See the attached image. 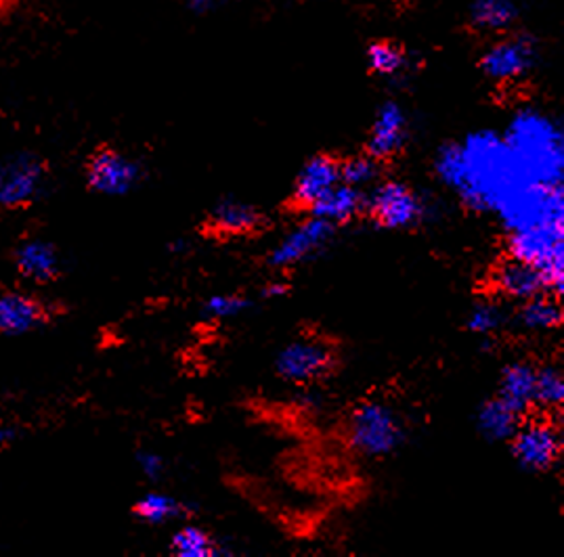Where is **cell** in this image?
<instances>
[{"instance_id": "cell-1", "label": "cell", "mask_w": 564, "mask_h": 557, "mask_svg": "<svg viewBox=\"0 0 564 557\" xmlns=\"http://www.w3.org/2000/svg\"><path fill=\"white\" fill-rule=\"evenodd\" d=\"M459 145L464 172L457 197L475 212H494L499 199L524 181L514 168L503 136L496 130H478Z\"/></svg>"}, {"instance_id": "cell-2", "label": "cell", "mask_w": 564, "mask_h": 557, "mask_svg": "<svg viewBox=\"0 0 564 557\" xmlns=\"http://www.w3.org/2000/svg\"><path fill=\"white\" fill-rule=\"evenodd\" d=\"M501 136L521 178L547 187L563 185V130L550 116L540 109H519Z\"/></svg>"}, {"instance_id": "cell-3", "label": "cell", "mask_w": 564, "mask_h": 557, "mask_svg": "<svg viewBox=\"0 0 564 557\" xmlns=\"http://www.w3.org/2000/svg\"><path fill=\"white\" fill-rule=\"evenodd\" d=\"M506 256L542 271L547 292L556 298L564 290V225H542L508 233Z\"/></svg>"}, {"instance_id": "cell-4", "label": "cell", "mask_w": 564, "mask_h": 557, "mask_svg": "<svg viewBox=\"0 0 564 557\" xmlns=\"http://www.w3.org/2000/svg\"><path fill=\"white\" fill-rule=\"evenodd\" d=\"M405 432L389 405L366 401L348 417V440L352 449L368 457H387L401 447Z\"/></svg>"}, {"instance_id": "cell-5", "label": "cell", "mask_w": 564, "mask_h": 557, "mask_svg": "<svg viewBox=\"0 0 564 557\" xmlns=\"http://www.w3.org/2000/svg\"><path fill=\"white\" fill-rule=\"evenodd\" d=\"M540 62V44L527 32L496 36L480 53V72L499 85L527 78Z\"/></svg>"}, {"instance_id": "cell-6", "label": "cell", "mask_w": 564, "mask_h": 557, "mask_svg": "<svg viewBox=\"0 0 564 557\" xmlns=\"http://www.w3.org/2000/svg\"><path fill=\"white\" fill-rule=\"evenodd\" d=\"M366 215L380 229L405 231L422 222L426 204L408 183L389 178L378 181L369 192Z\"/></svg>"}, {"instance_id": "cell-7", "label": "cell", "mask_w": 564, "mask_h": 557, "mask_svg": "<svg viewBox=\"0 0 564 557\" xmlns=\"http://www.w3.org/2000/svg\"><path fill=\"white\" fill-rule=\"evenodd\" d=\"M510 443L514 459L527 472H547L563 452L561 429L550 419L522 417Z\"/></svg>"}, {"instance_id": "cell-8", "label": "cell", "mask_w": 564, "mask_h": 557, "mask_svg": "<svg viewBox=\"0 0 564 557\" xmlns=\"http://www.w3.org/2000/svg\"><path fill=\"white\" fill-rule=\"evenodd\" d=\"M336 364L338 357L332 346L322 340L301 338L283 348L275 361V371L285 382L313 384L332 375Z\"/></svg>"}, {"instance_id": "cell-9", "label": "cell", "mask_w": 564, "mask_h": 557, "mask_svg": "<svg viewBox=\"0 0 564 557\" xmlns=\"http://www.w3.org/2000/svg\"><path fill=\"white\" fill-rule=\"evenodd\" d=\"M62 310L44 298L18 287L0 285V334L2 336H23L36 331Z\"/></svg>"}, {"instance_id": "cell-10", "label": "cell", "mask_w": 564, "mask_h": 557, "mask_svg": "<svg viewBox=\"0 0 564 557\" xmlns=\"http://www.w3.org/2000/svg\"><path fill=\"white\" fill-rule=\"evenodd\" d=\"M336 229L332 222L322 218H306L299 222L294 229H290L282 241L271 250L269 264L273 269H292L301 262L322 254L327 245L334 241Z\"/></svg>"}, {"instance_id": "cell-11", "label": "cell", "mask_w": 564, "mask_h": 557, "mask_svg": "<svg viewBox=\"0 0 564 557\" xmlns=\"http://www.w3.org/2000/svg\"><path fill=\"white\" fill-rule=\"evenodd\" d=\"M48 164L36 155H22L0 166V210L18 212L28 208L43 183Z\"/></svg>"}, {"instance_id": "cell-12", "label": "cell", "mask_w": 564, "mask_h": 557, "mask_svg": "<svg viewBox=\"0 0 564 557\" xmlns=\"http://www.w3.org/2000/svg\"><path fill=\"white\" fill-rule=\"evenodd\" d=\"M141 168L131 157L113 148H99L87 162V185L90 192L104 195H124L139 181Z\"/></svg>"}, {"instance_id": "cell-13", "label": "cell", "mask_w": 564, "mask_h": 557, "mask_svg": "<svg viewBox=\"0 0 564 557\" xmlns=\"http://www.w3.org/2000/svg\"><path fill=\"white\" fill-rule=\"evenodd\" d=\"M410 136V120L405 109L397 101H384L376 111L373 124L369 129L366 153L373 160L387 164L392 157H397Z\"/></svg>"}, {"instance_id": "cell-14", "label": "cell", "mask_w": 564, "mask_h": 557, "mask_svg": "<svg viewBox=\"0 0 564 557\" xmlns=\"http://www.w3.org/2000/svg\"><path fill=\"white\" fill-rule=\"evenodd\" d=\"M340 183H343L340 160L329 153L313 155L311 160L304 162L303 168L296 176L292 204L299 206L301 210H308L313 204L326 197Z\"/></svg>"}, {"instance_id": "cell-15", "label": "cell", "mask_w": 564, "mask_h": 557, "mask_svg": "<svg viewBox=\"0 0 564 557\" xmlns=\"http://www.w3.org/2000/svg\"><path fill=\"white\" fill-rule=\"evenodd\" d=\"M491 283L501 296L510 301L527 302L550 294L542 271L517 258H503L494 271Z\"/></svg>"}, {"instance_id": "cell-16", "label": "cell", "mask_w": 564, "mask_h": 557, "mask_svg": "<svg viewBox=\"0 0 564 557\" xmlns=\"http://www.w3.org/2000/svg\"><path fill=\"white\" fill-rule=\"evenodd\" d=\"M13 262L20 277L36 285L55 283L64 273L55 245L46 241H23L13 252Z\"/></svg>"}, {"instance_id": "cell-17", "label": "cell", "mask_w": 564, "mask_h": 557, "mask_svg": "<svg viewBox=\"0 0 564 557\" xmlns=\"http://www.w3.org/2000/svg\"><path fill=\"white\" fill-rule=\"evenodd\" d=\"M366 204H368V192L350 187L347 183H340L326 197H322L317 204H313L306 212L308 216L332 222L334 227H340V225H348L355 218L366 215Z\"/></svg>"}, {"instance_id": "cell-18", "label": "cell", "mask_w": 564, "mask_h": 557, "mask_svg": "<svg viewBox=\"0 0 564 557\" xmlns=\"http://www.w3.org/2000/svg\"><path fill=\"white\" fill-rule=\"evenodd\" d=\"M535 384L538 367L527 361L510 363L501 373L498 398L512 411H517L521 417H527L531 408L535 407Z\"/></svg>"}, {"instance_id": "cell-19", "label": "cell", "mask_w": 564, "mask_h": 557, "mask_svg": "<svg viewBox=\"0 0 564 557\" xmlns=\"http://www.w3.org/2000/svg\"><path fill=\"white\" fill-rule=\"evenodd\" d=\"M261 225V212L239 199H220L208 216V227L220 236H250Z\"/></svg>"}, {"instance_id": "cell-20", "label": "cell", "mask_w": 564, "mask_h": 557, "mask_svg": "<svg viewBox=\"0 0 564 557\" xmlns=\"http://www.w3.org/2000/svg\"><path fill=\"white\" fill-rule=\"evenodd\" d=\"M521 18L517 0H473L468 9V22L482 34L501 36L512 32Z\"/></svg>"}, {"instance_id": "cell-21", "label": "cell", "mask_w": 564, "mask_h": 557, "mask_svg": "<svg viewBox=\"0 0 564 557\" xmlns=\"http://www.w3.org/2000/svg\"><path fill=\"white\" fill-rule=\"evenodd\" d=\"M522 417L501 398H491L478 408L477 428L489 443H506L521 426Z\"/></svg>"}, {"instance_id": "cell-22", "label": "cell", "mask_w": 564, "mask_h": 557, "mask_svg": "<svg viewBox=\"0 0 564 557\" xmlns=\"http://www.w3.org/2000/svg\"><path fill=\"white\" fill-rule=\"evenodd\" d=\"M369 72L378 78H394L410 65L408 51L392 41H373L366 51Z\"/></svg>"}, {"instance_id": "cell-23", "label": "cell", "mask_w": 564, "mask_h": 557, "mask_svg": "<svg viewBox=\"0 0 564 557\" xmlns=\"http://www.w3.org/2000/svg\"><path fill=\"white\" fill-rule=\"evenodd\" d=\"M563 306L556 296L542 294L522 304L519 321L531 331H547L563 325Z\"/></svg>"}, {"instance_id": "cell-24", "label": "cell", "mask_w": 564, "mask_h": 557, "mask_svg": "<svg viewBox=\"0 0 564 557\" xmlns=\"http://www.w3.org/2000/svg\"><path fill=\"white\" fill-rule=\"evenodd\" d=\"M185 512L187 510L181 501H176L171 494L164 493L143 494L132 507V514L137 515L141 522H148V524H164L169 520L185 515Z\"/></svg>"}, {"instance_id": "cell-25", "label": "cell", "mask_w": 564, "mask_h": 557, "mask_svg": "<svg viewBox=\"0 0 564 557\" xmlns=\"http://www.w3.org/2000/svg\"><path fill=\"white\" fill-rule=\"evenodd\" d=\"M382 166H384L382 162L373 160L368 153H359L347 160H340V176H343V183L366 192V187H371L380 181Z\"/></svg>"}, {"instance_id": "cell-26", "label": "cell", "mask_w": 564, "mask_h": 557, "mask_svg": "<svg viewBox=\"0 0 564 557\" xmlns=\"http://www.w3.org/2000/svg\"><path fill=\"white\" fill-rule=\"evenodd\" d=\"M171 551L178 557H210L217 556L218 549L213 536L204 528L189 524L174 533Z\"/></svg>"}, {"instance_id": "cell-27", "label": "cell", "mask_w": 564, "mask_h": 557, "mask_svg": "<svg viewBox=\"0 0 564 557\" xmlns=\"http://www.w3.org/2000/svg\"><path fill=\"white\" fill-rule=\"evenodd\" d=\"M462 172H464V162H462V145L459 141H449L445 145H441L436 150V157H434V174L436 178L452 189L454 194L462 183Z\"/></svg>"}, {"instance_id": "cell-28", "label": "cell", "mask_w": 564, "mask_h": 557, "mask_svg": "<svg viewBox=\"0 0 564 557\" xmlns=\"http://www.w3.org/2000/svg\"><path fill=\"white\" fill-rule=\"evenodd\" d=\"M564 378L561 369L556 367H542L538 369V384H535V407H563Z\"/></svg>"}, {"instance_id": "cell-29", "label": "cell", "mask_w": 564, "mask_h": 557, "mask_svg": "<svg viewBox=\"0 0 564 557\" xmlns=\"http://www.w3.org/2000/svg\"><path fill=\"white\" fill-rule=\"evenodd\" d=\"M506 323V313L496 302H480L468 315L466 327L477 336H491Z\"/></svg>"}, {"instance_id": "cell-30", "label": "cell", "mask_w": 564, "mask_h": 557, "mask_svg": "<svg viewBox=\"0 0 564 557\" xmlns=\"http://www.w3.org/2000/svg\"><path fill=\"white\" fill-rule=\"evenodd\" d=\"M252 301L241 294H217L206 301V315L213 319H234L243 315Z\"/></svg>"}, {"instance_id": "cell-31", "label": "cell", "mask_w": 564, "mask_h": 557, "mask_svg": "<svg viewBox=\"0 0 564 557\" xmlns=\"http://www.w3.org/2000/svg\"><path fill=\"white\" fill-rule=\"evenodd\" d=\"M137 459H139L141 470L150 480L155 482V480L162 478V473H164V459L160 455H155V452H141Z\"/></svg>"}, {"instance_id": "cell-32", "label": "cell", "mask_w": 564, "mask_h": 557, "mask_svg": "<svg viewBox=\"0 0 564 557\" xmlns=\"http://www.w3.org/2000/svg\"><path fill=\"white\" fill-rule=\"evenodd\" d=\"M225 0H187V9L194 13V15H210L218 11L223 7Z\"/></svg>"}, {"instance_id": "cell-33", "label": "cell", "mask_w": 564, "mask_h": 557, "mask_svg": "<svg viewBox=\"0 0 564 557\" xmlns=\"http://www.w3.org/2000/svg\"><path fill=\"white\" fill-rule=\"evenodd\" d=\"M288 292H290V285H288V283H269V285L262 290V296L273 301V298H283Z\"/></svg>"}, {"instance_id": "cell-34", "label": "cell", "mask_w": 564, "mask_h": 557, "mask_svg": "<svg viewBox=\"0 0 564 557\" xmlns=\"http://www.w3.org/2000/svg\"><path fill=\"white\" fill-rule=\"evenodd\" d=\"M20 7V0H0V22H7Z\"/></svg>"}, {"instance_id": "cell-35", "label": "cell", "mask_w": 564, "mask_h": 557, "mask_svg": "<svg viewBox=\"0 0 564 557\" xmlns=\"http://www.w3.org/2000/svg\"><path fill=\"white\" fill-rule=\"evenodd\" d=\"M18 438L15 428H11L9 424H0V447H7L11 440Z\"/></svg>"}]
</instances>
